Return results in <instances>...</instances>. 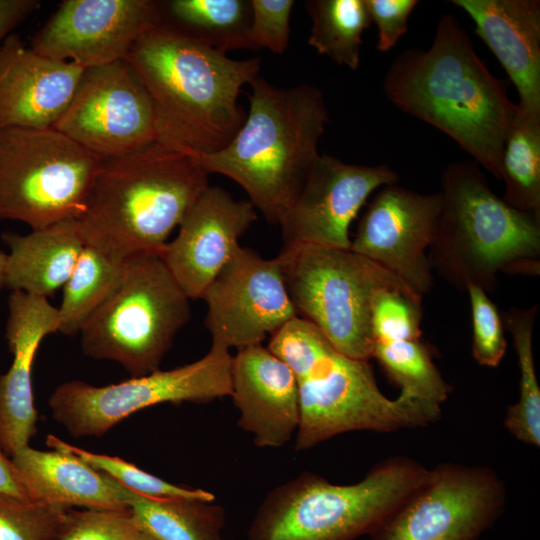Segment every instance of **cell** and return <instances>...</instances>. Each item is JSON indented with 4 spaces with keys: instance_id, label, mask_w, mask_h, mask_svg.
Wrapping results in <instances>:
<instances>
[{
    "instance_id": "1",
    "label": "cell",
    "mask_w": 540,
    "mask_h": 540,
    "mask_svg": "<svg viewBox=\"0 0 540 540\" xmlns=\"http://www.w3.org/2000/svg\"><path fill=\"white\" fill-rule=\"evenodd\" d=\"M383 91L395 107L449 136L501 180L517 104L479 58L454 15L439 19L428 49H408L393 60Z\"/></svg>"
},
{
    "instance_id": "2",
    "label": "cell",
    "mask_w": 540,
    "mask_h": 540,
    "mask_svg": "<svg viewBox=\"0 0 540 540\" xmlns=\"http://www.w3.org/2000/svg\"><path fill=\"white\" fill-rule=\"evenodd\" d=\"M125 60L152 102L156 142L192 155L218 152L232 141L246 119L239 94L261 68L258 57L231 59L162 20Z\"/></svg>"
},
{
    "instance_id": "3",
    "label": "cell",
    "mask_w": 540,
    "mask_h": 540,
    "mask_svg": "<svg viewBox=\"0 0 540 540\" xmlns=\"http://www.w3.org/2000/svg\"><path fill=\"white\" fill-rule=\"evenodd\" d=\"M208 176L195 156L157 142L102 159L75 219L85 246L119 263L160 254L210 186Z\"/></svg>"
},
{
    "instance_id": "4",
    "label": "cell",
    "mask_w": 540,
    "mask_h": 540,
    "mask_svg": "<svg viewBox=\"0 0 540 540\" xmlns=\"http://www.w3.org/2000/svg\"><path fill=\"white\" fill-rule=\"evenodd\" d=\"M250 86L249 112L232 141L193 156L208 174L239 184L255 209L278 224L319 156L329 112L314 85L278 88L257 76Z\"/></svg>"
},
{
    "instance_id": "5",
    "label": "cell",
    "mask_w": 540,
    "mask_h": 540,
    "mask_svg": "<svg viewBox=\"0 0 540 540\" xmlns=\"http://www.w3.org/2000/svg\"><path fill=\"white\" fill-rule=\"evenodd\" d=\"M481 166L454 162L441 176L442 212L428 249L433 271L460 290L497 287L498 275L540 273V217L507 204Z\"/></svg>"
},
{
    "instance_id": "6",
    "label": "cell",
    "mask_w": 540,
    "mask_h": 540,
    "mask_svg": "<svg viewBox=\"0 0 540 540\" xmlns=\"http://www.w3.org/2000/svg\"><path fill=\"white\" fill-rule=\"evenodd\" d=\"M429 470L398 455L379 462L353 484L301 473L264 498L248 540H355L370 535L426 481Z\"/></svg>"
},
{
    "instance_id": "7",
    "label": "cell",
    "mask_w": 540,
    "mask_h": 540,
    "mask_svg": "<svg viewBox=\"0 0 540 540\" xmlns=\"http://www.w3.org/2000/svg\"><path fill=\"white\" fill-rule=\"evenodd\" d=\"M277 259L297 316L317 327L338 352L369 361L374 297L382 289L410 288L350 248L284 245Z\"/></svg>"
},
{
    "instance_id": "8",
    "label": "cell",
    "mask_w": 540,
    "mask_h": 540,
    "mask_svg": "<svg viewBox=\"0 0 540 540\" xmlns=\"http://www.w3.org/2000/svg\"><path fill=\"white\" fill-rule=\"evenodd\" d=\"M190 300L160 254L133 257L80 331L82 350L92 359L117 362L132 377L152 373L190 319Z\"/></svg>"
},
{
    "instance_id": "9",
    "label": "cell",
    "mask_w": 540,
    "mask_h": 540,
    "mask_svg": "<svg viewBox=\"0 0 540 540\" xmlns=\"http://www.w3.org/2000/svg\"><path fill=\"white\" fill-rule=\"evenodd\" d=\"M101 161L53 127L0 130V220L38 230L77 219Z\"/></svg>"
},
{
    "instance_id": "10",
    "label": "cell",
    "mask_w": 540,
    "mask_h": 540,
    "mask_svg": "<svg viewBox=\"0 0 540 540\" xmlns=\"http://www.w3.org/2000/svg\"><path fill=\"white\" fill-rule=\"evenodd\" d=\"M300 421L296 450H307L352 431L395 432L438 421L441 405L404 393L380 390L367 360L353 359L332 345L297 377Z\"/></svg>"
},
{
    "instance_id": "11",
    "label": "cell",
    "mask_w": 540,
    "mask_h": 540,
    "mask_svg": "<svg viewBox=\"0 0 540 540\" xmlns=\"http://www.w3.org/2000/svg\"><path fill=\"white\" fill-rule=\"evenodd\" d=\"M231 365L229 350L211 345L202 358L171 370L158 369L106 386L64 382L49 398L51 416L73 436L98 437L147 407L230 396Z\"/></svg>"
},
{
    "instance_id": "12",
    "label": "cell",
    "mask_w": 540,
    "mask_h": 540,
    "mask_svg": "<svg viewBox=\"0 0 540 540\" xmlns=\"http://www.w3.org/2000/svg\"><path fill=\"white\" fill-rule=\"evenodd\" d=\"M507 499L490 467L445 462L369 535L371 540H478Z\"/></svg>"
},
{
    "instance_id": "13",
    "label": "cell",
    "mask_w": 540,
    "mask_h": 540,
    "mask_svg": "<svg viewBox=\"0 0 540 540\" xmlns=\"http://www.w3.org/2000/svg\"><path fill=\"white\" fill-rule=\"evenodd\" d=\"M53 128L100 159L131 153L157 140L152 102L125 59L84 69Z\"/></svg>"
},
{
    "instance_id": "14",
    "label": "cell",
    "mask_w": 540,
    "mask_h": 540,
    "mask_svg": "<svg viewBox=\"0 0 540 540\" xmlns=\"http://www.w3.org/2000/svg\"><path fill=\"white\" fill-rule=\"evenodd\" d=\"M201 299L212 345L229 350L261 344L297 317L277 257L239 246Z\"/></svg>"
},
{
    "instance_id": "15",
    "label": "cell",
    "mask_w": 540,
    "mask_h": 540,
    "mask_svg": "<svg viewBox=\"0 0 540 540\" xmlns=\"http://www.w3.org/2000/svg\"><path fill=\"white\" fill-rule=\"evenodd\" d=\"M441 212L440 192L422 194L396 184L385 185L362 214L350 249L423 297L434 285L428 249Z\"/></svg>"
},
{
    "instance_id": "16",
    "label": "cell",
    "mask_w": 540,
    "mask_h": 540,
    "mask_svg": "<svg viewBox=\"0 0 540 540\" xmlns=\"http://www.w3.org/2000/svg\"><path fill=\"white\" fill-rule=\"evenodd\" d=\"M398 181L387 164H349L319 154L278 222L284 245L350 248V224L368 197Z\"/></svg>"
},
{
    "instance_id": "17",
    "label": "cell",
    "mask_w": 540,
    "mask_h": 540,
    "mask_svg": "<svg viewBox=\"0 0 540 540\" xmlns=\"http://www.w3.org/2000/svg\"><path fill=\"white\" fill-rule=\"evenodd\" d=\"M161 19L160 1L64 0L30 47L83 69L103 66L124 60L137 39Z\"/></svg>"
},
{
    "instance_id": "18",
    "label": "cell",
    "mask_w": 540,
    "mask_h": 540,
    "mask_svg": "<svg viewBox=\"0 0 540 540\" xmlns=\"http://www.w3.org/2000/svg\"><path fill=\"white\" fill-rule=\"evenodd\" d=\"M257 217L249 200H236L217 186H209L194 202L160 253L190 299H201Z\"/></svg>"
},
{
    "instance_id": "19",
    "label": "cell",
    "mask_w": 540,
    "mask_h": 540,
    "mask_svg": "<svg viewBox=\"0 0 540 540\" xmlns=\"http://www.w3.org/2000/svg\"><path fill=\"white\" fill-rule=\"evenodd\" d=\"M58 326V309L47 298L11 291L5 338L13 359L0 375V448L10 458L37 431L32 366L42 340L58 333Z\"/></svg>"
},
{
    "instance_id": "20",
    "label": "cell",
    "mask_w": 540,
    "mask_h": 540,
    "mask_svg": "<svg viewBox=\"0 0 540 540\" xmlns=\"http://www.w3.org/2000/svg\"><path fill=\"white\" fill-rule=\"evenodd\" d=\"M83 70L35 52L17 34L7 36L0 44V130L52 128Z\"/></svg>"
},
{
    "instance_id": "21",
    "label": "cell",
    "mask_w": 540,
    "mask_h": 540,
    "mask_svg": "<svg viewBox=\"0 0 540 540\" xmlns=\"http://www.w3.org/2000/svg\"><path fill=\"white\" fill-rule=\"evenodd\" d=\"M237 424L258 447L279 448L296 433L300 421L297 379L279 357L261 344L232 356L231 395Z\"/></svg>"
},
{
    "instance_id": "22",
    "label": "cell",
    "mask_w": 540,
    "mask_h": 540,
    "mask_svg": "<svg viewBox=\"0 0 540 540\" xmlns=\"http://www.w3.org/2000/svg\"><path fill=\"white\" fill-rule=\"evenodd\" d=\"M514 84L518 109L540 116V1L451 0Z\"/></svg>"
},
{
    "instance_id": "23",
    "label": "cell",
    "mask_w": 540,
    "mask_h": 540,
    "mask_svg": "<svg viewBox=\"0 0 540 540\" xmlns=\"http://www.w3.org/2000/svg\"><path fill=\"white\" fill-rule=\"evenodd\" d=\"M11 460L34 501L66 509H129L125 487L69 451L27 446Z\"/></svg>"
},
{
    "instance_id": "24",
    "label": "cell",
    "mask_w": 540,
    "mask_h": 540,
    "mask_svg": "<svg viewBox=\"0 0 540 540\" xmlns=\"http://www.w3.org/2000/svg\"><path fill=\"white\" fill-rule=\"evenodd\" d=\"M2 240L8 247L6 288L42 298L63 288L85 247L75 219L24 235L7 232Z\"/></svg>"
},
{
    "instance_id": "25",
    "label": "cell",
    "mask_w": 540,
    "mask_h": 540,
    "mask_svg": "<svg viewBox=\"0 0 540 540\" xmlns=\"http://www.w3.org/2000/svg\"><path fill=\"white\" fill-rule=\"evenodd\" d=\"M160 7L163 22L215 50L251 49V0H171Z\"/></svg>"
},
{
    "instance_id": "26",
    "label": "cell",
    "mask_w": 540,
    "mask_h": 540,
    "mask_svg": "<svg viewBox=\"0 0 540 540\" xmlns=\"http://www.w3.org/2000/svg\"><path fill=\"white\" fill-rule=\"evenodd\" d=\"M126 492L129 509L154 540H224L225 511L214 501Z\"/></svg>"
},
{
    "instance_id": "27",
    "label": "cell",
    "mask_w": 540,
    "mask_h": 540,
    "mask_svg": "<svg viewBox=\"0 0 540 540\" xmlns=\"http://www.w3.org/2000/svg\"><path fill=\"white\" fill-rule=\"evenodd\" d=\"M305 7L312 21L308 44L320 55L357 70L362 34L372 23L365 0H308Z\"/></svg>"
},
{
    "instance_id": "28",
    "label": "cell",
    "mask_w": 540,
    "mask_h": 540,
    "mask_svg": "<svg viewBox=\"0 0 540 540\" xmlns=\"http://www.w3.org/2000/svg\"><path fill=\"white\" fill-rule=\"evenodd\" d=\"M538 304L501 313L504 328L513 338L520 370L519 398L507 408L504 426L519 441L540 446V387L533 357V329Z\"/></svg>"
},
{
    "instance_id": "29",
    "label": "cell",
    "mask_w": 540,
    "mask_h": 540,
    "mask_svg": "<svg viewBox=\"0 0 540 540\" xmlns=\"http://www.w3.org/2000/svg\"><path fill=\"white\" fill-rule=\"evenodd\" d=\"M124 263L95 248L85 246L70 277L63 286L58 309V333L79 334L116 287Z\"/></svg>"
},
{
    "instance_id": "30",
    "label": "cell",
    "mask_w": 540,
    "mask_h": 540,
    "mask_svg": "<svg viewBox=\"0 0 540 540\" xmlns=\"http://www.w3.org/2000/svg\"><path fill=\"white\" fill-rule=\"evenodd\" d=\"M501 180L507 204L540 217V116L518 107L504 147Z\"/></svg>"
},
{
    "instance_id": "31",
    "label": "cell",
    "mask_w": 540,
    "mask_h": 540,
    "mask_svg": "<svg viewBox=\"0 0 540 540\" xmlns=\"http://www.w3.org/2000/svg\"><path fill=\"white\" fill-rule=\"evenodd\" d=\"M372 358L401 393L441 405L451 392L420 339L375 342Z\"/></svg>"
},
{
    "instance_id": "32",
    "label": "cell",
    "mask_w": 540,
    "mask_h": 540,
    "mask_svg": "<svg viewBox=\"0 0 540 540\" xmlns=\"http://www.w3.org/2000/svg\"><path fill=\"white\" fill-rule=\"evenodd\" d=\"M47 445L53 449L71 452L93 468L114 479L126 489L141 496L215 501V495L209 491L169 483L121 458L81 449L62 441L54 435L47 437Z\"/></svg>"
},
{
    "instance_id": "33",
    "label": "cell",
    "mask_w": 540,
    "mask_h": 540,
    "mask_svg": "<svg viewBox=\"0 0 540 540\" xmlns=\"http://www.w3.org/2000/svg\"><path fill=\"white\" fill-rule=\"evenodd\" d=\"M67 510L0 492V540H54Z\"/></svg>"
},
{
    "instance_id": "34",
    "label": "cell",
    "mask_w": 540,
    "mask_h": 540,
    "mask_svg": "<svg viewBox=\"0 0 540 540\" xmlns=\"http://www.w3.org/2000/svg\"><path fill=\"white\" fill-rule=\"evenodd\" d=\"M422 317V297L411 289L380 290L371 311L374 343L420 339Z\"/></svg>"
},
{
    "instance_id": "35",
    "label": "cell",
    "mask_w": 540,
    "mask_h": 540,
    "mask_svg": "<svg viewBox=\"0 0 540 540\" xmlns=\"http://www.w3.org/2000/svg\"><path fill=\"white\" fill-rule=\"evenodd\" d=\"M54 540H154L130 509H68Z\"/></svg>"
},
{
    "instance_id": "36",
    "label": "cell",
    "mask_w": 540,
    "mask_h": 540,
    "mask_svg": "<svg viewBox=\"0 0 540 540\" xmlns=\"http://www.w3.org/2000/svg\"><path fill=\"white\" fill-rule=\"evenodd\" d=\"M466 291L472 317V356L481 366L497 367L507 349L501 314L484 289L468 286Z\"/></svg>"
},
{
    "instance_id": "37",
    "label": "cell",
    "mask_w": 540,
    "mask_h": 540,
    "mask_svg": "<svg viewBox=\"0 0 540 540\" xmlns=\"http://www.w3.org/2000/svg\"><path fill=\"white\" fill-rule=\"evenodd\" d=\"M293 0H251L247 38L251 49L266 48L275 54L288 49Z\"/></svg>"
},
{
    "instance_id": "38",
    "label": "cell",
    "mask_w": 540,
    "mask_h": 540,
    "mask_svg": "<svg viewBox=\"0 0 540 540\" xmlns=\"http://www.w3.org/2000/svg\"><path fill=\"white\" fill-rule=\"evenodd\" d=\"M417 0H365L371 21L378 29L377 50L387 52L407 32Z\"/></svg>"
},
{
    "instance_id": "39",
    "label": "cell",
    "mask_w": 540,
    "mask_h": 540,
    "mask_svg": "<svg viewBox=\"0 0 540 540\" xmlns=\"http://www.w3.org/2000/svg\"><path fill=\"white\" fill-rule=\"evenodd\" d=\"M39 7L37 0H0V44Z\"/></svg>"
},
{
    "instance_id": "40",
    "label": "cell",
    "mask_w": 540,
    "mask_h": 540,
    "mask_svg": "<svg viewBox=\"0 0 540 540\" xmlns=\"http://www.w3.org/2000/svg\"><path fill=\"white\" fill-rule=\"evenodd\" d=\"M0 492L25 500H33L11 458L1 448Z\"/></svg>"
},
{
    "instance_id": "41",
    "label": "cell",
    "mask_w": 540,
    "mask_h": 540,
    "mask_svg": "<svg viewBox=\"0 0 540 540\" xmlns=\"http://www.w3.org/2000/svg\"><path fill=\"white\" fill-rule=\"evenodd\" d=\"M6 253L0 249V291L6 288L5 284Z\"/></svg>"
}]
</instances>
